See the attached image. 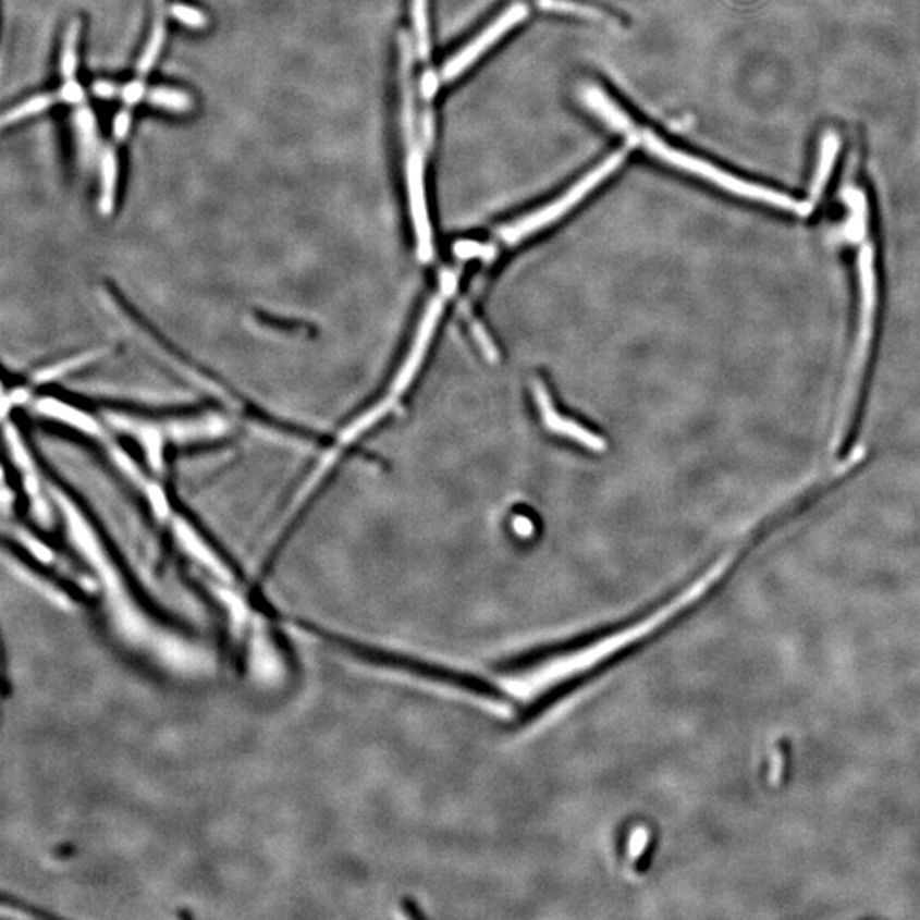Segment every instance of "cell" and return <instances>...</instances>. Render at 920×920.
Masks as SVG:
<instances>
[{"mask_svg": "<svg viewBox=\"0 0 920 920\" xmlns=\"http://www.w3.org/2000/svg\"><path fill=\"white\" fill-rule=\"evenodd\" d=\"M689 587L690 585H687L682 590L662 597V599L651 603L648 608H641L639 611L633 612V614L624 617V620L593 627V629L585 630L581 635L563 639V641L549 642V645L532 648V650L524 651V653L514 654L510 659L498 662L494 665V670L502 672V674H522V672H529V670L536 668V666L542 665V663L552 662V660L563 659V657H569V654L587 650V648L593 647L597 642L605 641V639L612 638V636L623 635L624 630L645 623V621L653 617L654 614H659L663 609L670 608L672 603L677 602L689 590Z\"/></svg>", "mask_w": 920, "mask_h": 920, "instance_id": "7a4b0ae2", "label": "cell"}, {"mask_svg": "<svg viewBox=\"0 0 920 920\" xmlns=\"http://www.w3.org/2000/svg\"><path fill=\"white\" fill-rule=\"evenodd\" d=\"M169 11H171V16L174 20L180 21V23L188 26V28L201 29L207 26V16H205L204 12L198 11V9L184 4H173Z\"/></svg>", "mask_w": 920, "mask_h": 920, "instance_id": "ac0fdd59", "label": "cell"}, {"mask_svg": "<svg viewBox=\"0 0 920 920\" xmlns=\"http://www.w3.org/2000/svg\"><path fill=\"white\" fill-rule=\"evenodd\" d=\"M537 5L542 11L568 14V16L584 17V20L599 21V23H612V17L605 12L591 5L580 4L576 0H537Z\"/></svg>", "mask_w": 920, "mask_h": 920, "instance_id": "7c38bea8", "label": "cell"}, {"mask_svg": "<svg viewBox=\"0 0 920 920\" xmlns=\"http://www.w3.org/2000/svg\"><path fill=\"white\" fill-rule=\"evenodd\" d=\"M118 156L114 146H108L101 157V208L102 216L113 210L114 193H116Z\"/></svg>", "mask_w": 920, "mask_h": 920, "instance_id": "8fae6325", "label": "cell"}, {"mask_svg": "<svg viewBox=\"0 0 920 920\" xmlns=\"http://www.w3.org/2000/svg\"><path fill=\"white\" fill-rule=\"evenodd\" d=\"M584 99L591 111H596L609 126L626 135L630 142H638L639 130L641 128H638L636 123L615 102H612V99L603 90H600L599 87H588L584 90Z\"/></svg>", "mask_w": 920, "mask_h": 920, "instance_id": "52a82bcc", "label": "cell"}, {"mask_svg": "<svg viewBox=\"0 0 920 920\" xmlns=\"http://www.w3.org/2000/svg\"><path fill=\"white\" fill-rule=\"evenodd\" d=\"M838 138L834 134L823 140L822 161H820L819 171L813 183V195L819 196L822 189L825 188L826 180L831 176L832 165H834L835 156H837Z\"/></svg>", "mask_w": 920, "mask_h": 920, "instance_id": "e0dca14e", "label": "cell"}, {"mask_svg": "<svg viewBox=\"0 0 920 920\" xmlns=\"http://www.w3.org/2000/svg\"><path fill=\"white\" fill-rule=\"evenodd\" d=\"M59 95L60 99H63L65 102H71V105H83V102H86V95H84L83 87L78 86L77 81L63 83Z\"/></svg>", "mask_w": 920, "mask_h": 920, "instance_id": "ffe728a7", "label": "cell"}, {"mask_svg": "<svg viewBox=\"0 0 920 920\" xmlns=\"http://www.w3.org/2000/svg\"><path fill=\"white\" fill-rule=\"evenodd\" d=\"M130 123H132V108L125 107L114 118L113 134L118 142L125 140L126 135H128Z\"/></svg>", "mask_w": 920, "mask_h": 920, "instance_id": "44dd1931", "label": "cell"}, {"mask_svg": "<svg viewBox=\"0 0 920 920\" xmlns=\"http://www.w3.org/2000/svg\"><path fill=\"white\" fill-rule=\"evenodd\" d=\"M164 8L165 0H154L152 32H150L149 44H147L146 50L142 53L140 62H138L137 77L146 78V75L156 65L157 57L161 53V48L165 39Z\"/></svg>", "mask_w": 920, "mask_h": 920, "instance_id": "30bf717a", "label": "cell"}, {"mask_svg": "<svg viewBox=\"0 0 920 920\" xmlns=\"http://www.w3.org/2000/svg\"><path fill=\"white\" fill-rule=\"evenodd\" d=\"M357 653L364 657V659L370 660V662L391 666V668L403 670V672L418 675V677L425 678V680L439 682V684L455 687V689L473 694V696H478V698L488 699V701L508 702L512 699L506 690L496 686L494 682L481 677V675L449 668V666L439 665V663L413 659V657H406V654L372 650V648H358Z\"/></svg>", "mask_w": 920, "mask_h": 920, "instance_id": "277c9868", "label": "cell"}, {"mask_svg": "<svg viewBox=\"0 0 920 920\" xmlns=\"http://www.w3.org/2000/svg\"><path fill=\"white\" fill-rule=\"evenodd\" d=\"M527 12L529 11H527L525 4H514L508 11L503 12L502 16L498 17L491 26H488L478 38L473 39L464 50L458 51L457 56L452 57L445 63V68L439 75V84L451 83L455 77L463 74L488 48L493 47L498 39L503 38L510 29L522 23L527 17Z\"/></svg>", "mask_w": 920, "mask_h": 920, "instance_id": "8992f818", "label": "cell"}, {"mask_svg": "<svg viewBox=\"0 0 920 920\" xmlns=\"http://www.w3.org/2000/svg\"><path fill=\"white\" fill-rule=\"evenodd\" d=\"M75 135H77L78 157L84 165L95 161L98 152V126L96 116L87 102L78 105L74 116Z\"/></svg>", "mask_w": 920, "mask_h": 920, "instance_id": "9c48e42d", "label": "cell"}, {"mask_svg": "<svg viewBox=\"0 0 920 920\" xmlns=\"http://www.w3.org/2000/svg\"><path fill=\"white\" fill-rule=\"evenodd\" d=\"M57 99H60V95H51V93L50 95L33 96L28 101L21 102L20 107L12 108L11 111H8L4 118H2V125H12V123L21 122L24 118L35 116V114L53 107Z\"/></svg>", "mask_w": 920, "mask_h": 920, "instance_id": "9a60e30c", "label": "cell"}, {"mask_svg": "<svg viewBox=\"0 0 920 920\" xmlns=\"http://www.w3.org/2000/svg\"><path fill=\"white\" fill-rule=\"evenodd\" d=\"M626 154L627 150L623 149L609 156L602 164L597 165L591 173L581 177L572 189L564 193L556 201H552L551 205L541 208L539 212L532 213V216L524 217V219L515 222L514 225L503 229L498 234V240L502 241L506 246H512V244H517L518 241L524 240L525 235L541 231L549 223L560 219L561 216L568 212L569 208L580 204L591 189H596L603 180H608L614 171H617L620 165L623 164L624 159H626Z\"/></svg>", "mask_w": 920, "mask_h": 920, "instance_id": "5b68a950", "label": "cell"}, {"mask_svg": "<svg viewBox=\"0 0 920 920\" xmlns=\"http://www.w3.org/2000/svg\"><path fill=\"white\" fill-rule=\"evenodd\" d=\"M78 35H81V21H71L68 29H65V36H63L62 60H60L62 62L60 63V71H62L63 83L75 81Z\"/></svg>", "mask_w": 920, "mask_h": 920, "instance_id": "5bb4252c", "label": "cell"}, {"mask_svg": "<svg viewBox=\"0 0 920 920\" xmlns=\"http://www.w3.org/2000/svg\"><path fill=\"white\" fill-rule=\"evenodd\" d=\"M146 95L144 78L137 77L134 83H130L128 86L123 87L122 98L125 101V107L132 108Z\"/></svg>", "mask_w": 920, "mask_h": 920, "instance_id": "d6986e66", "label": "cell"}, {"mask_svg": "<svg viewBox=\"0 0 920 920\" xmlns=\"http://www.w3.org/2000/svg\"><path fill=\"white\" fill-rule=\"evenodd\" d=\"M638 142L648 152L653 154L654 157H659L660 161L682 169V171L694 174V176H699L701 180L709 181V183H713L717 188L725 189V192L732 193V195L741 196L745 200L781 208L784 212L795 213V216H807V213L811 212V205L807 204V201L796 200L795 196L786 195V193L777 192V189L759 186V184L752 183V181L733 176V174L726 173V171L716 168L711 162L702 161L699 157H694L690 154L682 152V150L670 147L668 144H665L659 135H654L650 130H639Z\"/></svg>", "mask_w": 920, "mask_h": 920, "instance_id": "6da1fadb", "label": "cell"}, {"mask_svg": "<svg viewBox=\"0 0 920 920\" xmlns=\"http://www.w3.org/2000/svg\"><path fill=\"white\" fill-rule=\"evenodd\" d=\"M93 93L98 98L102 99H111L116 98V96H122L123 87L116 86V84L108 83V81H98V83L93 84Z\"/></svg>", "mask_w": 920, "mask_h": 920, "instance_id": "7402d4cb", "label": "cell"}, {"mask_svg": "<svg viewBox=\"0 0 920 920\" xmlns=\"http://www.w3.org/2000/svg\"><path fill=\"white\" fill-rule=\"evenodd\" d=\"M413 20H415L418 50L421 59L430 57V28H428V0H413Z\"/></svg>", "mask_w": 920, "mask_h": 920, "instance_id": "2e32d148", "label": "cell"}, {"mask_svg": "<svg viewBox=\"0 0 920 920\" xmlns=\"http://www.w3.org/2000/svg\"><path fill=\"white\" fill-rule=\"evenodd\" d=\"M536 396L537 403H539V407H541L542 416H544V424L551 428L552 431H556V433H561V436L569 437V439L578 440V442L584 443L587 445L588 449H593V451H600L603 449V442L599 439V437L591 436L590 431L584 430V428L578 427V425L573 424V421H568V419L561 418V416L556 415L554 412V407H552L551 397H549V392L545 391L544 385L541 382H536Z\"/></svg>", "mask_w": 920, "mask_h": 920, "instance_id": "ba28073f", "label": "cell"}, {"mask_svg": "<svg viewBox=\"0 0 920 920\" xmlns=\"http://www.w3.org/2000/svg\"><path fill=\"white\" fill-rule=\"evenodd\" d=\"M146 98L152 107L174 111V113H184L193 107L192 98L184 90L171 89V87H152Z\"/></svg>", "mask_w": 920, "mask_h": 920, "instance_id": "4fadbf2b", "label": "cell"}, {"mask_svg": "<svg viewBox=\"0 0 920 920\" xmlns=\"http://www.w3.org/2000/svg\"><path fill=\"white\" fill-rule=\"evenodd\" d=\"M403 130L406 142V180L412 204L413 222H415L416 241H418L419 258H431L430 220H428L427 200H425V162L424 152L419 149L415 137V102H413L412 69H403Z\"/></svg>", "mask_w": 920, "mask_h": 920, "instance_id": "3957f363", "label": "cell"}]
</instances>
